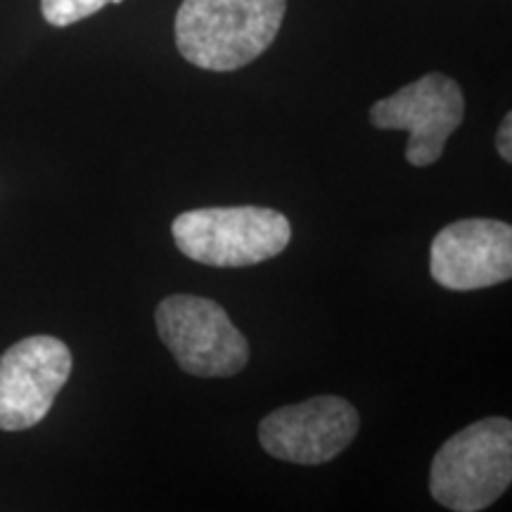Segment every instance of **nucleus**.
I'll return each instance as SVG.
<instances>
[{
    "label": "nucleus",
    "instance_id": "1",
    "mask_svg": "<svg viewBox=\"0 0 512 512\" xmlns=\"http://www.w3.org/2000/svg\"><path fill=\"white\" fill-rule=\"evenodd\" d=\"M287 0H183L176 46L209 72H235L264 55L278 36Z\"/></svg>",
    "mask_w": 512,
    "mask_h": 512
},
{
    "label": "nucleus",
    "instance_id": "2",
    "mask_svg": "<svg viewBox=\"0 0 512 512\" xmlns=\"http://www.w3.org/2000/svg\"><path fill=\"white\" fill-rule=\"evenodd\" d=\"M512 482V422L484 418L453 434L432 460L434 501L453 512L494 505Z\"/></svg>",
    "mask_w": 512,
    "mask_h": 512
},
{
    "label": "nucleus",
    "instance_id": "3",
    "mask_svg": "<svg viewBox=\"0 0 512 512\" xmlns=\"http://www.w3.org/2000/svg\"><path fill=\"white\" fill-rule=\"evenodd\" d=\"M176 247L188 259L216 268H242L273 259L290 245L285 214L266 207H207L178 214L171 223Z\"/></svg>",
    "mask_w": 512,
    "mask_h": 512
},
{
    "label": "nucleus",
    "instance_id": "4",
    "mask_svg": "<svg viewBox=\"0 0 512 512\" xmlns=\"http://www.w3.org/2000/svg\"><path fill=\"white\" fill-rule=\"evenodd\" d=\"M155 320L159 339L185 373L230 377L247 366L249 342L211 299L171 294L157 306Z\"/></svg>",
    "mask_w": 512,
    "mask_h": 512
},
{
    "label": "nucleus",
    "instance_id": "5",
    "mask_svg": "<svg viewBox=\"0 0 512 512\" xmlns=\"http://www.w3.org/2000/svg\"><path fill=\"white\" fill-rule=\"evenodd\" d=\"M465 98L451 76L425 74L370 107V124L380 131H406L411 166H432L444 155L446 140L463 124Z\"/></svg>",
    "mask_w": 512,
    "mask_h": 512
},
{
    "label": "nucleus",
    "instance_id": "6",
    "mask_svg": "<svg viewBox=\"0 0 512 512\" xmlns=\"http://www.w3.org/2000/svg\"><path fill=\"white\" fill-rule=\"evenodd\" d=\"M72 375V351L62 339L34 335L0 356V430L36 427Z\"/></svg>",
    "mask_w": 512,
    "mask_h": 512
},
{
    "label": "nucleus",
    "instance_id": "7",
    "mask_svg": "<svg viewBox=\"0 0 512 512\" xmlns=\"http://www.w3.org/2000/svg\"><path fill=\"white\" fill-rule=\"evenodd\" d=\"M356 408L339 396H316L266 415L259 441L268 456L294 465H323L358 434Z\"/></svg>",
    "mask_w": 512,
    "mask_h": 512
},
{
    "label": "nucleus",
    "instance_id": "8",
    "mask_svg": "<svg viewBox=\"0 0 512 512\" xmlns=\"http://www.w3.org/2000/svg\"><path fill=\"white\" fill-rule=\"evenodd\" d=\"M430 273L441 287L472 292L512 278V228L496 219H463L439 230Z\"/></svg>",
    "mask_w": 512,
    "mask_h": 512
},
{
    "label": "nucleus",
    "instance_id": "9",
    "mask_svg": "<svg viewBox=\"0 0 512 512\" xmlns=\"http://www.w3.org/2000/svg\"><path fill=\"white\" fill-rule=\"evenodd\" d=\"M124 0H41V12L53 27H69L95 15L105 5H119Z\"/></svg>",
    "mask_w": 512,
    "mask_h": 512
},
{
    "label": "nucleus",
    "instance_id": "10",
    "mask_svg": "<svg viewBox=\"0 0 512 512\" xmlns=\"http://www.w3.org/2000/svg\"><path fill=\"white\" fill-rule=\"evenodd\" d=\"M496 150L498 155L503 157V162H512V117L510 114H505L503 124L498 126V133H496Z\"/></svg>",
    "mask_w": 512,
    "mask_h": 512
}]
</instances>
